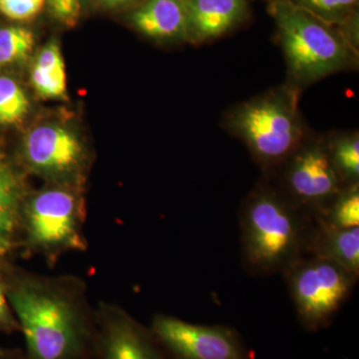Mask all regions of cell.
Returning <instances> with one entry per match:
<instances>
[{
  "mask_svg": "<svg viewBox=\"0 0 359 359\" xmlns=\"http://www.w3.org/2000/svg\"><path fill=\"white\" fill-rule=\"evenodd\" d=\"M95 313V335L87 359H167L150 328L122 306L101 302Z\"/></svg>",
  "mask_w": 359,
  "mask_h": 359,
  "instance_id": "obj_10",
  "label": "cell"
},
{
  "mask_svg": "<svg viewBox=\"0 0 359 359\" xmlns=\"http://www.w3.org/2000/svg\"><path fill=\"white\" fill-rule=\"evenodd\" d=\"M94 2L104 9L117 11V9L127 8L130 6H136L142 0H93Z\"/></svg>",
  "mask_w": 359,
  "mask_h": 359,
  "instance_id": "obj_24",
  "label": "cell"
},
{
  "mask_svg": "<svg viewBox=\"0 0 359 359\" xmlns=\"http://www.w3.org/2000/svg\"><path fill=\"white\" fill-rule=\"evenodd\" d=\"M88 0H46L47 8L54 20L65 27H75L84 13Z\"/></svg>",
  "mask_w": 359,
  "mask_h": 359,
  "instance_id": "obj_21",
  "label": "cell"
},
{
  "mask_svg": "<svg viewBox=\"0 0 359 359\" xmlns=\"http://www.w3.org/2000/svg\"><path fill=\"white\" fill-rule=\"evenodd\" d=\"M30 81L42 98H65L67 76L62 52L55 40L47 42L37 53L30 70Z\"/></svg>",
  "mask_w": 359,
  "mask_h": 359,
  "instance_id": "obj_14",
  "label": "cell"
},
{
  "mask_svg": "<svg viewBox=\"0 0 359 359\" xmlns=\"http://www.w3.org/2000/svg\"><path fill=\"white\" fill-rule=\"evenodd\" d=\"M320 256L334 262L353 276L359 269V228L328 226L320 243Z\"/></svg>",
  "mask_w": 359,
  "mask_h": 359,
  "instance_id": "obj_15",
  "label": "cell"
},
{
  "mask_svg": "<svg viewBox=\"0 0 359 359\" xmlns=\"http://www.w3.org/2000/svg\"><path fill=\"white\" fill-rule=\"evenodd\" d=\"M7 299L25 341V359H87L96 330L83 278L46 276L8 264Z\"/></svg>",
  "mask_w": 359,
  "mask_h": 359,
  "instance_id": "obj_1",
  "label": "cell"
},
{
  "mask_svg": "<svg viewBox=\"0 0 359 359\" xmlns=\"http://www.w3.org/2000/svg\"><path fill=\"white\" fill-rule=\"evenodd\" d=\"M269 1H271V0H269Z\"/></svg>",
  "mask_w": 359,
  "mask_h": 359,
  "instance_id": "obj_26",
  "label": "cell"
},
{
  "mask_svg": "<svg viewBox=\"0 0 359 359\" xmlns=\"http://www.w3.org/2000/svg\"><path fill=\"white\" fill-rule=\"evenodd\" d=\"M29 107L28 97L18 82L9 76H0V124L20 122Z\"/></svg>",
  "mask_w": 359,
  "mask_h": 359,
  "instance_id": "obj_19",
  "label": "cell"
},
{
  "mask_svg": "<svg viewBox=\"0 0 359 359\" xmlns=\"http://www.w3.org/2000/svg\"><path fill=\"white\" fill-rule=\"evenodd\" d=\"M269 13L287 63L289 81L299 90L335 73L355 69L358 48L337 26L299 8L290 0H271Z\"/></svg>",
  "mask_w": 359,
  "mask_h": 359,
  "instance_id": "obj_2",
  "label": "cell"
},
{
  "mask_svg": "<svg viewBox=\"0 0 359 359\" xmlns=\"http://www.w3.org/2000/svg\"><path fill=\"white\" fill-rule=\"evenodd\" d=\"M354 276L325 257L297 266L290 276V287L302 323L314 330L323 327L346 301Z\"/></svg>",
  "mask_w": 359,
  "mask_h": 359,
  "instance_id": "obj_7",
  "label": "cell"
},
{
  "mask_svg": "<svg viewBox=\"0 0 359 359\" xmlns=\"http://www.w3.org/2000/svg\"><path fill=\"white\" fill-rule=\"evenodd\" d=\"M85 219L82 187L49 183L29 192L21 217V254L40 257L52 268L66 254L86 252Z\"/></svg>",
  "mask_w": 359,
  "mask_h": 359,
  "instance_id": "obj_4",
  "label": "cell"
},
{
  "mask_svg": "<svg viewBox=\"0 0 359 359\" xmlns=\"http://www.w3.org/2000/svg\"><path fill=\"white\" fill-rule=\"evenodd\" d=\"M0 359H25L22 349H6L0 347Z\"/></svg>",
  "mask_w": 359,
  "mask_h": 359,
  "instance_id": "obj_25",
  "label": "cell"
},
{
  "mask_svg": "<svg viewBox=\"0 0 359 359\" xmlns=\"http://www.w3.org/2000/svg\"><path fill=\"white\" fill-rule=\"evenodd\" d=\"M35 44L32 30L20 25L0 28V68L21 62Z\"/></svg>",
  "mask_w": 359,
  "mask_h": 359,
  "instance_id": "obj_18",
  "label": "cell"
},
{
  "mask_svg": "<svg viewBox=\"0 0 359 359\" xmlns=\"http://www.w3.org/2000/svg\"><path fill=\"white\" fill-rule=\"evenodd\" d=\"M189 42L203 44L235 29L249 14V0H185Z\"/></svg>",
  "mask_w": 359,
  "mask_h": 359,
  "instance_id": "obj_12",
  "label": "cell"
},
{
  "mask_svg": "<svg viewBox=\"0 0 359 359\" xmlns=\"http://www.w3.org/2000/svg\"><path fill=\"white\" fill-rule=\"evenodd\" d=\"M46 6V0H0V13L14 21L36 18Z\"/></svg>",
  "mask_w": 359,
  "mask_h": 359,
  "instance_id": "obj_22",
  "label": "cell"
},
{
  "mask_svg": "<svg viewBox=\"0 0 359 359\" xmlns=\"http://www.w3.org/2000/svg\"><path fill=\"white\" fill-rule=\"evenodd\" d=\"M87 160L79 137L58 124L30 130L21 146L23 169L49 183L82 187Z\"/></svg>",
  "mask_w": 359,
  "mask_h": 359,
  "instance_id": "obj_6",
  "label": "cell"
},
{
  "mask_svg": "<svg viewBox=\"0 0 359 359\" xmlns=\"http://www.w3.org/2000/svg\"><path fill=\"white\" fill-rule=\"evenodd\" d=\"M150 330L173 359H248L242 340L229 327L194 325L156 314Z\"/></svg>",
  "mask_w": 359,
  "mask_h": 359,
  "instance_id": "obj_8",
  "label": "cell"
},
{
  "mask_svg": "<svg viewBox=\"0 0 359 359\" xmlns=\"http://www.w3.org/2000/svg\"><path fill=\"white\" fill-rule=\"evenodd\" d=\"M332 164L342 182L358 183L359 135L358 131L337 132L325 137Z\"/></svg>",
  "mask_w": 359,
  "mask_h": 359,
  "instance_id": "obj_16",
  "label": "cell"
},
{
  "mask_svg": "<svg viewBox=\"0 0 359 359\" xmlns=\"http://www.w3.org/2000/svg\"><path fill=\"white\" fill-rule=\"evenodd\" d=\"M28 194L25 175L0 153V271L20 250L21 217Z\"/></svg>",
  "mask_w": 359,
  "mask_h": 359,
  "instance_id": "obj_11",
  "label": "cell"
},
{
  "mask_svg": "<svg viewBox=\"0 0 359 359\" xmlns=\"http://www.w3.org/2000/svg\"><path fill=\"white\" fill-rule=\"evenodd\" d=\"M330 226L337 229L359 226L358 183L353 184L332 201L330 212Z\"/></svg>",
  "mask_w": 359,
  "mask_h": 359,
  "instance_id": "obj_20",
  "label": "cell"
},
{
  "mask_svg": "<svg viewBox=\"0 0 359 359\" xmlns=\"http://www.w3.org/2000/svg\"><path fill=\"white\" fill-rule=\"evenodd\" d=\"M245 257L259 271H273L292 262L299 247V224L292 205L268 187L245 201L242 216Z\"/></svg>",
  "mask_w": 359,
  "mask_h": 359,
  "instance_id": "obj_5",
  "label": "cell"
},
{
  "mask_svg": "<svg viewBox=\"0 0 359 359\" xmlns=\"http://www.w3.org/2000/svg\"><path fill=\"white\" fill-rule=\"evenodd\" d=\"M330 25L340 26L358 16L359 0H290Z\"/></svg>",
  "mask_w": 359,
  "mask_h": 359,
  "instance_id": "obj_17",
  "label": "cell"
},
{
  "mask_svg": "<svg viewBox=\"0 0 359 359\" xmlns=\"http://www.w3.org/2000/svg\"><path fill=\"white\" fill-rule=\"evenodd\" d=\"M129 20L137 32L154 41L189 42L185 0H142Z\"/></svg>",
  "mask_w": 359,
  "mask_h": 359,
  "instance_id": "obj_13",
  "label": "cell"
},
{
  "mask_svg": "<svg viewBox=\"0 0 359 359\" xmlns=\"http://www.w3.org/2000/svg\"><path fill=\"white\" fill-rule=\"evenodd\" d=\"M282 164L287 190L304 204H327L341 192L344 182L330 159L325 137L308 135Z\"/></svg>",
  "mask_w": 359,
  "mask_h": 359,
  "instance_id": "obj_9",
  "label": "cell"
},
{
  "mask_svg": "<svg viewBox=\"0 0 359 359\" xmlns=\"http://www.w3.org/2000/svg\"><path fill=\"white\" fill-rule=\"evenodd\" d=\"M14 332H20V325L7 299L6 285L0 271V332L11 334Z\"/></svg>",
  "mask_w": 359,
  "mask_h": 359,
  "instance_id": "obj_23",
  "label": "cell"
},
{
  "mask_svg": "<svg viewBox=\"0 0 359 359\" xmlns=\"http://www.w3.org/2000/svg\"><path fill=\"white\" fill-rule=\"evenodd\" d=\"M299 92L289 83L269 90L229 111L224 126L261 164L280 165L309 135L299 112Z\"/></svg>",
  "mask_w": 359,
  "mask_h": 359,
  "instance_id": "obj_3",
  "label": "cell"
}]
</instances>
